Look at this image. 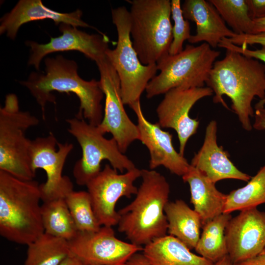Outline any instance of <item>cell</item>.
Here are the masks:
<instances>
[{
  "instance_id": "cell-14",
  "label": "cell",
  "mask_w": 265,
  "mask_h": 265,
  "mask_svg": "<svg viewBox=\"0 0 265 265\" xmlns=\"http://www.w3.org/2000/svg\"><path fill=\"white\" fill-rule=\"evenodd\" d=\"M209 87L173 88L164 94L156 109L158 123L161 128L174 130L179 141V153L184 156L189 138L197 132L199 121L191 118L189 113L200 99L213 95Z\"/></svg>"
},
{
  "instance_id": "cell-39",
  "label": "cell",
  "mask_w": 265,
  "mask_h": 265,
  "mask_svg": "<svg viewBox=\"0 0 265 265\" xmlns=\"http://www.w3.org/2000/svg\"><path fill=\"white\" fill-rule=\"evenodd\" d=\"M234 264L232 263L231 260L230 259L228 255L225 256L221 260L214 263V265H233Z\"/></svg>"
},
{
  "instance_id": "cell-20",
  "label": "cell",
  "mask_w": 265,
  "mask_h": 265,
  "mask_svg": "<svg viewBox=\"0 0 265 265\" xmlns=\"http://www.w3.org/2000/svg\"><path fill=\"white\" fill-rule=\"evenodd\" d=\"M182 10L184 18L196 25V34L191 35L188 40L191 44L204 42L214 49L223 38L235 34L209 0H186Z\"/></svg>"
},
{
  "instance_id": "cell-10",
  "label": "cell",
  "mask_w": 265,
  "mask_h": 265,
  "mask_svg": "<svg viewBox=\"0 0 265 265\" xmlns=\"http://www.w3.org/2000/svg\"><path fill=\"white\" fill-rule=\"evenodd\" d=\"M96 64L105 98L103 118L97 127L103 134L111 133L124 154L133 141L139 140L138 128L126 113L119 77L106 55Z\"/></svg>"
},
{
  "instance_id": "cell-1",
  "label": "cell",
  "mask_w": 265,
  "mask_h": 265,
  "mask_svg": "<svg viewBox=\"0 0 265 265\" xmlns=\"http://www.w3.org/2000/svg\"><path fill=\"white\" fill-rule=\"evenodd\" d=\"M45 73L32 72L26 80L19 81L34 98L45 119V111L48 102L55 104L54 91L75 94L80 101V107L76 117L83 118L97 126L103 118L101 102L104 94L99 80H85L78 74V66L74 60L62 55L44 59Z\"/></svg>"
},
{
  "instance_id": "cell-32",
  "label": "cell",
  "mask_w": 265,
  "mask_h": 265,
  "mask_svg": "<svg viewBox=\"0 0 265 265\" xmlns=\"http://www.w3.org/2000/svg\"><path fill=\"white\" fill-rule=\"evenodd\" d=\"M230 43L238 46L247 47L248 45L259 44L265 46V32L250 34H235L230 38H226Z\"/></svg>"
},
{
  "instance_id": "cell-30",
  "label": "cell",
  "mask_w": 265,
  "mask_h": 265,
  "mask_svg": "<svg viewBox=\"0 0 265 265\" xmlns=\"http://www.w3.org/2000/svg\"><path fill=\"white\" fill-rule=\"evenodd\" d=\"M171 13L174 24L172 26L173 40L169 54L175 55L183 50L185 41L188 40L191 35L189 23L183 15L180 0H171Z\"/></svg>"
},
{
  "instance_id": "cell-4",
  "label": "cell",
  "mask_w": 265,
  "mask_h": 265,
  "mask_svg": "<svg viewBox=\"0 0 265 265\" xmlns=\"http://www.w3.org/2000/svg\"><path fill=\"white\" fill-rule=\"evenodd\" d=\"M40 185L0 170V235L28 245L44 233Z\"/></svg>"
},
{
  "instance_id": "cell-29",
  "label": "cell",
  "mask_w": 265,
  "mask_h": 265,
  "mask_svg": "<svg viewBox=\"0 0 265 265\" xmlns=\"http://www.w3.org/2000/svg\"><path fill=\"white\" fill-rule=\"evenodd\" d=\"M209 1L236 34H252L254 22L249 15L245 0Z\"/></svg>"
},
{
  "instance_id": "cell-31",
  "label": "cell",
  "mask_w": 265,
  "mask_h": 265,
  "mask_svg": "<svg viewBox=\"0 0 265 265\" xmlns=\"http://www.w3.org/2000/svg\"><path fill=\"white\" fill-rule=\"evenodd\" d=\"M218 47L236 51L246 56L261 60L265 63V46H262L260 49L251 50L248 49L247 47L235 45L228 42L225 38L221 41ZM264 106H265V98L262 100H260L256 104L255 109L261 108Z\"/></svg>"
},
{
  "instance_id": "cell-40",
  "label": "cell",
  "mask_w": 265,
  "mask_h": 265,
  "mask_svg": "<svg viewBox=\"0 0 265 265\" xmlns=\"http://www.w3.org/2000/svg\"><path fill=\"white\" fill-rule=\"evenodd\" d=\"M261 254H265V247L263 251H262V252Z\"/></svg>"
},
{
  "instance_id": "cell-26",
  "label": "cell",
  "mask_w": 265,
  "mask_h": 265,
  "mask_svg": "<svg viewBox=\"0 0 265 265\" xmlns=\"http://www.w3.org/2000/svg\"><path fill=\"white\" fill-rule=\"evenodd\" d=\"M70 255L68 240L44 233L27 245L24 265H58Z\"/></svg>"
},
{
  "instance_id": "cell-37",
  "label": "cell",
  "mask_w": 265,
  "mask_h": 265,
  "mask_svg": "<svg viewBox=\"0 0 265 265\" xmlns=\"http://www.w3.org/2000/svg\"><path fill=\"white\" fill-rule=\"evenodd\" d=\"M254 26L252 34L265 32V18L253 20Z\"/></svg>"
},
{
  "instance_id": "cell-5",
  "label": "cell",
  "mask_w": 265,
  "mask_h": 265,
  "mask_svg": "<svg viewBox=\"0 0 265 265\" xmlns=\"http://www.w3.org/2000/svg\"><path fill=\"white\" fill-rule=\"evenodd\" d=\"M130 33L133 49L145 65L169 54L173 40L169 0H132Z\"/></svg>"
},
{
  "instance_id": "cell-35",
  "label": "cell",
  "mask_w": 265,
  "mask_h": 265,
  "mask_svg": "<svg viewBox=\"0 0 265 265\" xmlns=\"http://www.w3.org/2000/svg\"><path fill=\"white\" fill-rule=\"evenodd\" d=\"M123 265H153L143 253L133 254Z\"/></svg>"
},
{
  "instance_id": "cell-36",
  "label": "cell",
  "mask_w": 265,
  "mask_h": 265,
  "mask_svg": "<svg viewBox=\"0 0 265 265\" xmlns=\"http://www.w3.org/2000/svg\"><path fill=\"white\" fill-rule=\"evenodd\" d=\"M233 265H265V254H260L254 257L234 264Z\"/></svg>"
},
{
  "instance_id": "cell-24",
  "label": "cell",
  "mask_w": 265,
  "mask_h": 265,
  "mask_svg": "<svg viewBox=\"0 0 265 265\" xmlns=\"http://www.w3.org/2000/svg\"><path fill=\"white\" fill-rule=\"evenodd\" d=\"M231 213H222L206 223L195 248L200 256L215 263L228 255L225 230Z\"/></svg>"
},
{
  "instance_id": "cell-9",
  "label": "cell",
  "mask_w": 265,
  "mask_h": 265,
  "mask_svg": "<svg viewBox=\"0 0 265 265\" xmlns=\"http://www.w3.org/2000/svg\"><path fill=\"white\" fill-rule=\"evenodd\" d=\"M68 131L77 140L82 150V157L75 163L73 174L76 183L87 184L101 172V163L109 161L114 169L123 172L136 167L133 162L120 151L115 140L105 138L97 126L83 119H68Z\"/></svg>"
},
{
  "instance_id": "cell-21",
  "label": "cell",
  "mask_w": 265,
  "mask_h": 265,
  "mask_svg": "<svg viewBox=\"0 0 265 265\" xmlns=\"http://www.w3.org/2000/svg\"><path fill=\"white\" fill-rule=\"evenodd\" d=\"M182 177L189 186L190 202L200 217L202 226L223 213L227 194L219 191L215 184L191 165Z\"/></svg>"
},
{
  "instance_id": "cell-18",
  "label": "cell",
  "mask_w": 265,
  "mask_h": 265,
  "mask_svg": "<svg viewBox=\"0 0 265 265\" xmlns=\"http://www.w3.org/2000/svg\"><path fill=\"white\" fill-rule=\"evenodd\" d=\"M82 12L77 9L70 13L59 12L45 6L41 0H20L10 11L0 19V34H5L12 40H15L20 27L32 21L50 19L55 25L61 23L75 27H91L81 19Z\"/></svg>"
},
{
  "instance_id": "cell-17",
  "label": "cell",
  "mask_w": 265,
  "mask_h": 265,
  "mask_svg": "<svg viewBox=\"0 0 265 265\" xmlns=\"http://www.w3.org/2000/svg\"><path fill=\"white\" fill-rule=\"evenodd\" d=\"M137 119L140 141L150 154L149 168L154 170L163 166L171 173L182 177L188 171L189 164L184 156L177 152L172 143L173 135L161 129L157 122L152 123L145 117L140 101L131 106Z\"/></svg>"
},
{
  "instance_id": "cell-13",
  "label": "cell",
  "mask_w": 265,
  "mask_h": 265,
  "mask_svg": "<svg viewBox=\"0 0 265 265\" xmlns=\"http://www.w3.org/2000/svg\"><path fill=\"white\" fill-rule=\"evenodd\" d=\"M68 242L71 254L84 265H123L143 249L118 239L112 227L106 226L95 232H78Z\"/></svg>"
},
{
  "instance_id": "cell-33",
  "label": "cell",
  "mask_w": 265,
  "mask_h": 265,
  "mask_svg": "<svg viewBox=\"0 0 265 265\" xmlns=\"http://www.w3.org/2000/svg\"><path fill=\"white\" fill-rule=\"evenodd\" d=\"M252 20L265 18V0H245Z\"/></svg>"
},
{
  "instance_id": "cell-2",
  "label": "cell",
  "mask_w": 265,
  "mask_h": 265,
  "mask_svg": "<svg viewBox=\"0 0 265 265\" xmlns=\"http://www.w3.org/2000/svg\"><path fill=\"white\" fill-rule=\"evenodd\" d=\"M214 95L213 102L229 109L223 96L231 101V108L247 131L253 127L250 117L254 110L252 102L255 97L265 98V64L229 49L225 57L215 61L206 83Z\"/></svg>"
},
{
  "instance_id": "cell-22",
  "label": "cell",
  "mask_w": 265,
  "mask_h": 265,
  "mask_svg": "<svg viewBox=\"0 0 265 265\" xmlns=\"http://www.w3.org/2000/svg\"><path fill=\"white\" fill-rule=\"evenodd\" d=\"M142 253L153 265H214L196 255L176 238L166 235L143 247Z\"/></svg>"
},
{
  "instance_id": "cell-11",
  "label": "cell",
  "mask_w": 265,
  "mask_h": 265,
  "mask_svg": "<svg viewBox=\"0 0 265 265\" xmlns=\"http://www.w3.org/2000/svg\"><path fill=\"white\" fill-rule=\"evenodd\" d=\"M73 148L72 143L58 142L51 132L47 136L31 141L29 151L31 168L34 173L37 169L44 170L47 177L46 182L40 185L42 202L65 198L73 191L71 180L62 175L66 159Z\"/></svg>"
},
{
  "instance_id": "cell-34",
  "label": "cell",
  "mask_w": 265,
  "mask_h": 265,
  "mask_svg": "<svg viewBox=\"0 0 265 265\" xmlns=\"http://www.w3.org/2000/svg\"><path fill=\"white\" fill-rule=\"evenodd\" d=\"M254 117L253 128L258 131L265 130V106L255 109Z\"/></svg>"
},
{
  "instance_id": "cell-28",
  "label": "cell",
  "mask_w": 265,
  "mask_h": 265,
  "mask_svg": "<svg viewBox=\"0 0 265 265\" xmlns=\"http://www.w3.org/2000/svg\"><path fill=\"white\" fill-rule=\"evenodd\" d=\"M65 199L78 232H92L101 228L87 191L73 190Z\"/></svg>"
},
{
  "instance_id": "cell-15",
  "label": "cell",
  "mask_w": 265,
  "mask_h": 265,
  "mask_svg": "<svg viewBox=\"0 0 265 265\" xmlns=\"http://www.w3.org/2000/svg\"><path fill=\"white\" fill-rule=\"evenodd\" d=\"M59 30L61 35L51 37L47 43L25 42L30 48L28 65L39 71L41 61L47 55L59 52L78 51L95 62L106 56L109 40L105 34H89L65 23L59 25Z\"/></svg>"
},
{
  "instance_id": "cell-25",
  "label": "cell",
  "mask_w": 265,
  "mask_h": 265,
  "mask_svg": "<svg viewBox=\"0 0 265 265\" xmlns=\"http://www.w3.org/2000/svg\"><path fill=\"white\" fill-rule=\"evenodd\" d=\"M41 214L44 233L69 241L78 231L65 198L43 201Z\"/></svg>"
},
{
  "instance_id": "cell-6",
  "label": "cell",
  "mask_w": 265,
  "mask_h": 265,
  "mask_svg": "<svg viewBox=\"0 0 265 265\" xmlns=\"http://www.w3.org/2000/svg\"><path fill=\"white\" fill-rule=\"evenodd\" d=\"M220 54L204 42L197 46L187 44L180 53L162 58L157 63L159 74L146 87V97L164 94L175 88L203 87Z\"/></svg>"
},
{
  "instance_id": "cell-8",
  "label": "cell",
  "mask_w": 265,
  "mask_h": 265,
  "mask_svg": "<svg viewBox=\"0 0 265 265\" xmlns=\"http://www.w3.org/2000/svg\"><path fill=\"white\" fill-rule=\"evenodd\" d=\"M111 15L118 39L115 48H109L106 55L119 77L123 102L130 106L140 101L142 93L158 70L157 64L145 65L139 60L132 46L130 15L127 8L121 6L113 8Z\"/></svg>"
},
{
  "instance_id": "cell-3",
  "label": "cell",
  "mask_w": 265,
  "mask_h": 265,
  "mask_svg": "<svg viewBox=\"0 0 265 265\" xmlns=\"http://www.w3.org/2000/svg\"><path fill=\"white\" fill-rule=\"evenodd\" d=\"M141 177L135 198L118 211L117 225L118 231L131 243L144 246L166 235L164 208L169 202L170 186L166 178L154 170L141 169Z\"/></svg>"
},
{
  "instance_id": "cell-19",
  "label": "cell",
  "mask_w": 265,
  "mask_h": 265,
  "mask_svg": "<svg viewBox=\"0 0 265 265\" xmlns=\"http://www.w3.org/2000/svg\"><path fill=\"white\" fill-rule=\"evenodd\" d=\"M217 130L216 121H211L206 129L203 144L190 165L214 184L228 179L248 182L252 176L239 170L229 159L228 152L218 145Z\"/></svg>"
},
{
  "instance_id": "cell-7",
  "label": "cell",
  "mask_w": 265,
  "mask_h": 265,
  "mask_svg": "<svg viewBox=\"0 0 265 265\" xmlns=\"http://www.w3.org/2000/svg\"><path fill=\"white\" fill-rule=\"evenodd\" d=\"M39 119L29 112L20 109L17 95H6L0 108V170L25 181L35 176L30 166L29 151L31 140L25 133L36 126Z\"/></svg>"
},
{
  "instance_id": "cell-38",
  "label": "cell",
  "mask_w": 265,
  "mask_h": 265,
  "mask_svg": "<svg viewBox=\"0 0 265 265\" xmlns=\"http://www.w3.org/2000/svg\"><path fill=\"white\" fill-rule=\"evenodd\" d=\"M58 265H84L76 257L70 255Z\"/></svg>"
},
{
  "instance_id": "cell-16",
  "label": "cell",
  "mask_w": 265,
  "mask_h": 265,
  "mask_svg": "<svg viewBox=\"0 0 265 265\" xmlns=\"http://www.w3.org/2000/svg\"><path fill=\"white\" fill-rule=\"evenodd\" d=\"M225 238L233 264L260 254L265 247V212L257 207L241 211L229 220Z\"/></svg>"
},
{
  "instance_id": "cell-27",
  "label": "cell",
  "mask_w": 265,
  "mask_h": 265,
  "mask_svg": "<svg viewBox=\"0 0 265 265\" xmlns=\"http://www.w3.org/2000/svg\"><path fill=\"white\" fill-rule=\"evenodd\" d=\"M265 204V164L244 186L227 194L223 213L256 208Z\"/></svg>"
},
{
  "instance_id": "cell-12",
  "label": "cell",
  "mask_w": 265,
  "mask_h": 265,
  "mask_svg": "<svg viewBox=\"0 0 265 265\" xmlns=\"http://www.w3.org/2000/svg\"><path fill=\"white\" fill-rule=\"evenodd\" d=\"M141 169L135 168L119 174L106 164L103 170L86 186L92 207L100 224L112 227L118 224L119 215L115 206L122 197L130 198L138 188L134 182L141 177Z\"/></svg>"
},
{
  "instance_id": "cell-23",
  "label": "cell",
  "mask_w": 265,
  "mask_h": 265,
  "mask_svg": "<svg viewBox=\"0 0 265 265\" xmlns=\"http://www.w3.org/2000/svg\"><path fill=\"white\" fill-rule=\"evenodd\" d=\"M164 213L169 235L178 238L190 250L195 249L202 227L198 214L181 199L168 202Z\"/></svg>"
}]
</instances>
